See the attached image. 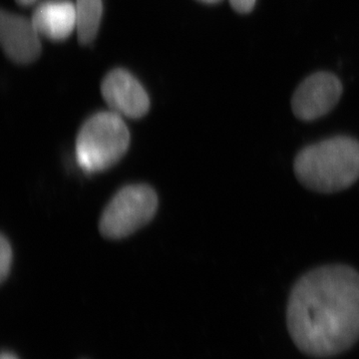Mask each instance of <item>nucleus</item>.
I'll return each instance as SVG.
<instances>
[{
    "mask_svg": "<svg viewBox=\"0 0 359 359\" xmlns=\"http://www.w3.org/2000/svg\"><path fill=\"white\" fill-rule=\"evenodd\" d=\"M287 328L295 346L314 358L346 351L359 339V273L342 264L302 276L290 292Z\"/></svg>",
    "mask_w": 359,
    "mask_h": 359,
    "instance_id": "f257e3e1",
    "label": "nucleus"
},
{
    "mask_svg": "<svg viewBox=\"0 0 359 359\" xmlns=\"http://www.w3.org/2000/svg\"><path fill=\"white\" fill-rule=\"evenodd\" d=\"M295 176L309 190L335 193L359 179V142L351 137H332L306 146L295 157Z\"/></svg>",
    "mask_w": 359,
    "mask_h": 359,
    "instance_id": "f03ea898",
    "label": "nucleus"
},
{
    "mask_svg": "<svg viewBox=\"0 0 359 359\" xmlns=\"http://www.w3.org/2000/svg\"><path fill=\"white\" fill-rule=\"evenodd\" d=\"M130 132L121 116L100 112L90 117L77 135L76 160L86 173H98L114 166L126 154Z\"/></svg>",
    "mask_w": 359,
    "mask_h": 359,
    "instance_id": "7ed1b4c3",
    "label": "nucleus"
},
{
    "mask_svg": "<svg viewBox=\"0 0 359 359\" xmlns=\"http://www.w3.org/2000/svg\"><path fill=\"white\" fill-rule=\"evenodd\" d=\"M157 209V194L151 187H124L104 210L99 230L111 240L128 237L154 218Z\"/></svg>",
    "mask_w": 359,
    "mask_h": 359,
    "instance_id": "20e7f679",
    "label": "nucleus"
},
{
    "mask_svg": "<svg viewBox=\"0 0 359 359\" xmlns=\"http://www.w3.org/2000/svg\"><path fill=\"white\" fill-rule=\"evenodd\" d=\"M341 94V82L334 74L314 73L295 90L292 99V112L302 121H313L334 109Z\"/></svg>",
    "mask_w": 359,
    "mask_h": 359,
    "instance_id": "39448f33",
    "label": "nucleus"
},
{
    "mask_svg": "<svg viewBox=\"0 0 359 359\" xmlns=\"http://www.w3.org/2000/svg\"><path fill=\"white\" fill-rule=\"evenodd\" d=\"M101 93L108 106L120 116L139 119L150 109V99L140 82L123 69L111 71L101 84Z\"/></svg>",
    "mask_w": 359,
    "mask_h": 359,
    "instance_id": "423d86ee",
    "label": "nucleus"
},
{
    "mask_svg": "<svg viewBox=\"0 0 359 359\" xmlns=\"http://www.w3.org/2000/svg\"><path fill=\"white\" fill-rule=\"evenodd\" d=\"M32 20L2 11L0 42L7 57L18 65H29L41 53V40Z\"/></svg>",
    "mask_w": 359,
    "mask_h": 359,
    "instance_id": "0eeeda50",
    "label": "nucleus"
},
{
    "mask_svg": "<svg viewBox=\"0 0 359 359\" xmlns=\"http://www.w3.org/2000/svg\"><path fill=\"white\" fill-rule=\"evenodd\" d=\"M32 20L41 36L62 41L76 29V7L69 0H49L37 6Z\"/></svg>",
    "mask_w": 359,
    "mask_h": 359,
    "instance_id": "6e6552de",
    "label": "nucleus"
},
{
    "mask_svg": "<svg viewBox=\"0 0 359 359\" xmlns=\"http://www.w3.org/2000/svg\"><path fill=\"white\" fill-rule=\"evenodd\" d=\"M76 32L78 41L89 44L95 39L103 14L102 0H76Z\"/></svg>",
    "mask_w": 359,
    "mask_h": 359,
    "instance_id": "1a4fd4ad",
    "label": "nucleus"
},
{
    "mask_svg": "<svg viewBox=\"0 0 359 359\" xmlns=\"http://www.w3.org/2000/svg\"><path fill=\"white\" fill-rule=\"evenodd\" d=\"M13 256L11 243L4 236H1V240H0V280H1V283L6 280L11 273Z\"/></svg>",
    "mask_w": 359,
    "mask_h": 359,
    "instance_id": "9d476101",
    "label": "nucleus"
},
{
    "mask_svg": "<svg viewBox=\"0 0 359 359\" xmlns=\"http://www.w3.org/2000/svg\"><path fill=\"white\" fill-rule=\"evenodd\" d=\"M233 11L238 13L247 14L254 9L257 0H229Z\"/></svg>",
    "mask_w": 359,
    "mask_h": 359,
    "instance_id": "9b49d317",
    "label": "nucleus"
},
{
    "mask_svg": "<svg viewBox=\"0 0 359 359\" xmlns=\"http://www.w3.org/2000/svg\"><path fill=\"white\" fill-rule=\"evenodd\" d=\"M18 4L22 6H32V4H34L36 0H15Z\"/></svg>",
    "mask_w": 359,
    "mask_h": 359,
    "instance_id": "f8f14e48",
    "label": "nucleus"
},
{
    "mask_svg": "<svg viewBox=\"0 0 359 359\" xmlns=\"http://www.w3.org/2000/svg\"><path fill=\"white\" fill-rule=\"evenodd\" d=\"M0 359H18V358L14 355L13 353H8V351H4L1 354V358Z\"/></svg>",
    "mask_w": 359,
    "mask_h": 359,
    "instance_id": "ddd939ff",
    "label": "nucleus"
},
{
    "mask_svg": "<svg viewBox=\"0 0 359 359\" xmlns=\"http://www.w3.org/2000/svg\"><path fill=\"white\" fill-rule=\"evenodd\" d=\"M201 2H204V4H219V2H221L222 0H199Z\"/></svg>",
    "mask_w": 359,
    "mask_h": 359,
    "instance_id": "4468645a",
    "label": "nucleus"
}]
</instances>
